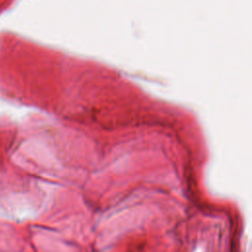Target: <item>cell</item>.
I'll list each match as a JSON object with an SVG mask.
<instances>
[{
    "label": "cell",
    "mask_w": 252,
    "mask_h": 252,
    "mask_svg": "<svg viewBox=\"0 0 252 252\" xmlns=\"http://www.w3.org/2000/svg\"><path fill=\"white\" fill-rule=\"evenodd\" d=\"M8 229L0 225V251L8 252Z\"/></svg>",
    "instance_id": "6da1fadb"
}]
</instances>
